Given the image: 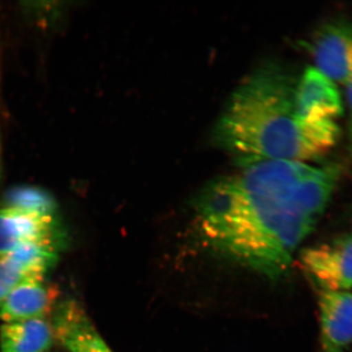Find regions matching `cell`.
Returning <instances> with one entry per match:
<instances>
[{"label":"cell","instance_id":"9c48e42d","mask_svg":"<svg viewBox=\"0 0 352 352\" xmlns=\"http://www.w3.org/2000/svg\"><path fill=\"white\" fill-rule=\"evenodd\" d=\"M60 289L44 280L20 284L9 294L0 307V318L6 323L45 319L59 303Z\"/></svg>","mask_w":352,"mask_h":352},{"label":"cell","instance_id":"7c38bea8","mask_svg":"<svg viewBox=\"0 0 352 352\" xmlns=\"http://www.w3.org/2000/svg\"><path fill=\"white\" fill-rule=\"evenodd\" d=\"M44 279L9 254L0 256V307L9 294L20 284Z\"/></svg>","mask_w":352,"mask_h":352},{"label":"cell","instance_id":"7a4b0ae2","mask_svg":"<svg viewBox=\"0 0 352 352\" xmlns=\"http://www.w3.org/2000/svg\"><path fill=\"white\" fill-rule=\"evenodd\" d=\"M295 80L281 67L264 65L235 90L217 124L219 144L243 164L261 160L305 163L335 147L340 129L333 120L307 122L296 115Z\"/></svg>","mask_w":352,"mask_h":352},{"label":"cell","instance_id":"8992f818","mask_svg":"<svg viewBox=\"0 0 352 352\" xmlns=\"http://www.w3.org/2000/svg\"><path fill=\"white\" fill-rule=\"evenodd\" d=\"M294 101L296 115L307 122H335L344 113L337 85L315 67L305 69L296 80Z\"/></svg>","mask_w":352,"mask_h":352},{"label":"cell","instance_id":"3957f363","mask_svg":"<svg viewBox=\"0 0 352 352\" xmlns=\"http://www.w3.org/2000/svg\"><path fill=\"white\" fill-rule=\"evenodd\" d=\"M66 244L67 233L60 217L0 208V256L25 245H43L60 252Z\"/></svg>","mask_w":352,"mask_h":352},{"label":"cell","instance_id":"5bb4252c","mask_svg":"<svg viewBox=\"0 0 352 352\" xmlns=\"http://www.w3.org/2000/svg\"><path fill=\"white\" fill-rule=\"evenodd\" d=\"M0 177H1V136H0Z\"/></svg>","mask_w":352,"mask_h":352},{"label":"cell","instance_id":"8fae6325","mask_svg":"<svg viewBox=\"0 0 352 352\" xmlns=\"http://www.w3.org/2000/svg\"><path fill=\"white\" fill-rule=\"evenodd\" d=\"M2 208H17L45 217H59V206L47 190L36 186H16L9 189L2 199Z\"/></svg>","mask_w":352,"mask_h":352},{"label":"cell","instance_id":"277c9868","mask_svg":"<svg viewBox=\"0 0 352 352\" xmlns=\"http://www.w3.org/2000/svg\"><path fill=\"white\" fill-rule=\"evenodd\" d=\"M316 68L336 85L352 80V23L329 21L317 30L309 44Z\"/></svg>","mask_w":352,"mask_h":352},{"label":"cell","instance_id":"ba28073f","mask_svg":"<svg viewBox=\"0 0 352 352\" xmlns=\"http://www.w3.org/2000/svg\"><path fill=\"white\" fill-rule=\"evenodd\" d=\"M321 352H346L352 344V293L320 291Z\"/></svg>","mask_w":352,"mask_h":352},{"label":"cell","instance_id":"30bf717a","mask_svg":"<svg viewBox=\"0 0 352 352\" xmlns=\"http://www.w3.org/2000/svg\"><path fill=\"white\" fill-rule=\"evenodd\" d=\"M54 340L51 322L45 319L12 322L0 328L1 352H48Z\"/></svg>","mask_w":352,"mask_h":352},{"label":"cell","instance_id":"6da1fadb","mask_svg":"<svg viewBox=\"0 0 352 352\" xmlns=\"http://www.w3.org/2000/svg\"><path fill=\"white\" fill-rule=\"evenodd\" d=\"M336 166L261 160L210 183L196 201L199 230L208 245L271 279L288 270L336 188Z\"/></svg>","mask_w":352,"mask_h":352},{"label":"cell","instance_id":"5b68a950","mask_svg":"<svg viewBox=\"0 0 352 352\" xmlns=\"http://www.w3.org/2000/svg\"><path fill=\"white\" fill-rule=\"evenodd\" d=\"M302 263L320 291H349L352 289V234L305 250Z\"/></svg>","mask_w":352,"mask_h":352},{"label":"cell","instance_id":"4fadbf2b","mask_svg":"<svg viewBox=\"0 0 352 352\" xmlns=\"http://www.w3.org/2000/svg\"><path fill=\"white\" fill-rule=\"evenodd\" d=\"M346 87V101L349 107V144L352 152V80L347 83Z\"/></svg>","mask_w":352,"mask_h":352},{"label":"cell","instance_id":"52a82bcc","mask_svg":"<svg viewBox=\"0 0 352 352\" xmlns=\"http://www.w3.org/2000/svg\"><path fill=\"white\" fill-rule=\"evenodd\" d=\"M52 325L55 340L68 352H112L94 323L76 300L58 303L53 312Z\"/></svg>","mask_w":352,"mask_h":352}]
</instances>
